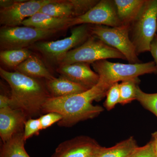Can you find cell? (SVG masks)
Masks as SVG:
<instances>
[{"mask_svg": "<svg viewBox=\"0 0 157 157\" xmlns=\"http://www.w3.org/2000/svg\"><path fill=\"white\" fill-rule=\"evenodd\" d=\"M110 86L99 79L95 86L84 92L65 97H51L44 104L43 113L56 112L63 118L57 123L60 127L70 128L82 121L94 118L104 110L92 104L106 96Z\"/></svg>", "mask_w": 157, "mask_h": 157, "instance_id": "cell-1", "label": "cell"}, {"mask_svg": "<svg viewBox=\"0 0 157 157\" xmlns=\"http://www.w3.org/2000/svg\"><path fill=\"white\" fill-rule=\"evenodd\" d=\"M0 75L11 89L10 107L21 110L29 119L43 113V107L51 97L46 83L16 72L0 68Z\"/></svg>", "mask_w": 157, "mask_h": 157, "instance_id": "cell-2", "label": "cell"}, {"mask_svg": "<svg viewBox=\"0 0 157 157\" xmlns=\"http://www.w3.org/2000/svg\"><path fill=\"white\" fill-rule=\"evenodd\" d=\"M157 32V0H146L140 14L130 25V38L137 55L150 52Z\"/></svg>", "mask_w": 157, "mask_h": 157, "instance_id": "cell-3", "label": "cell"}, {"mask_svg": "<svg viewBox=\"0 0 157 157\" xmlns=\"http://www.w3.org/2000/svg\"><path fill=\"white\" fill-rule=\"evenodd\" d=\"M92 66L100 79L110 86L118 82L135 79L144 74L157 73V66L154 61L123 64L105 59L93 63Z\"/></svg>", "mask_w": 157, "mask_h": 157, "instance_id": "cell-4", "label": "cell"}, {"mask_svg": "<svg viewBox=\"0 0 157 157\" xmlns=\"http://www.w3.org/2000/svg\"><path fill=\"white\" fill-rule=\"evenodd\" d=\"M91 36L90 24H82L72 29L70 36L55 41H41L34 47L49 62L60 64L70 51L82 45Z\"/></svg>", "mask_w": 157, "mask_h": 157, "instance_id": "cell-5", "label": "cell"}, {"mask_svg": "<svg viewBox=\"0 0 157 157\" xmlns=\"http://www.w3.org/2000/svg\"><path fill=\"white\" fill-rule=\"evenodd\" d=\"M129 30V25H121L112 27L90 24L91 36L119 51L125 56L129 63H141L137 56L135 46L130 39Z\"/></svg>", "mask_w": 157, "mask_h": 157, "instance_id": "cell-6", "label": "cell"}, {"mask_svg": "<svg viewBox=\"0 0 157 157\" xmlns=\"http://www.w3.org/2000/svg\"><path fill=\"white\" fill-rule=\"evenodd\" d=\"M108 59L126 60L121 52L93 36L82 45L68 52L59 66L77 63H93Z\"/></svg>", "mask_w": 157, "mask_h": 157, "instance_id": "cell-7", "label": "cell"}, {"mask_svg": "<svg viewBox=\"0 0 157 157\" xmlns=\"http://www.w3.org/2000/svg\"><path fill=\"white\" fill-rule=\"evenodd\" d=\"M59 31L25 26H2L0 29L1 51L27 48L52 36Z\"/></svg>", "mask_w": 157, "mask_h": 157, "instance_id": "cell-8", "label": "cell"}, {"mask_svg": "<svg viewBox=\"0 0 157 157\" xmlns=\"http://www.w3.org/2000/svg\"><path fill=\"white\" fill-rule=\"evenodd\" d=\"M53 0H1L0 24L4 27H16L39 12Z\"/></svg>", "mask_w": 157, "mask_h": 157, "instance_id": "cell-9", "label": "cell"}, {"mask_svg": "<svg viewBox=\"0 0 157 157\" xmlns=\"http://www.w3.org/2000/svg\"><path fill=\"white\" fill-rule=\"evenodd\" d=\"M82 24L97 25L115 27L121 25L118 17L113 1H99L85 14L73 18L72 26Z\"/></svg>", "mask_w": 157, "mask_h": 157, "instance_id": "cell-10", "label": "cell"}, {"mask_svg": "<svg viewBox=\"0 0 157 157\" xmlns=\"http://www.w3.org/2000/svg\"><path fill=\"white\" fill-rule=\"evenodd\" d=\"M99 2L96 0H53L43 6L39 12L59 18H76L85 14Z\"/></svg>", "mask_w": 157, "mask_h": 157, "instance_id": "cell-11", "label": "cell"}, {"mask_svg": "<svg viewBox=\"0 0 157 157\" xmlns=\"http://www.w3.org/2000/svg\"><path fill=\"white\" fill-rule=\"evenodd\" d=\"M101 147L91 137L81 135L60 144L51 157H94Z\"/></svg>", "mask_w": 157, "mask_h": 157, "instance_id": "cell-12", "label": "cell"}, {"mask_svg": "<svg viewBox=\"0 0 157 157\" xmlns=\"http://www.w3.org/2000/svg\"><path fill=\"white\" fill-rule=\"evenodd\" d=\"M57 72L61 76L64 77L88 89H90L98 84L100 76L93 71L90 64L77 63L59 66Z\"/></svg>", "mask_w": 157, "mask_h": 157, "instance_id": "cell-13", "label": "cell"}, {"mask_svg": "<svg viewBox=\"0 0 157 157\" xmlns=\"http://www.w3.org/2000/svg\"><path fill=\"white\" fill-rule=\"evenodd\" d=\"M29 119L24 113L11 107L0 109V137L2 143L17 133L24 132Z\"/></svg>", "mask_w": 157, "mask_h": 157, "instance_id": "cell-14", "label": "cell"}, {"mask_svg": "<svg viewBox=\"0 0 157 157\" xmlns=\"http://www.w3.org/2000/svg\"><path fill=\"white\" fill-rule=\"evenodd\" d=\"M73 18L52 17L42 12H38L24 21L22 25L36 28L60 31L72 27Z\"/></svg>", "mask_w": 157, "mask_h": 157, "instance_id": "cell-15", "label": "cell"}, {"mask_svg": "<svg viewBox=\"0 0 157 157\" xmlns=\"http://www.w3.org/2000/svg\"><path fill=\"white\" fill-rule=\"evenodd\" d=\"M46 87L51 97L59 98L86 91L87 88L67 78L61 76L46 80Z\"/></svg>", "mask_w": 157, "mask_h": 157, "instance_id": "cell-16", "label": "cell"}, {"mask_svg": "<svg viewBox=\"0 0 157 157\" xmlns=\"http://www.w3.org/2000/svg\"><path fill=\"white\" fill-rule=\"evenodd\" d=\"M117 13L122 25L134 22L143 8L146 0H115Z\"/></svg>", "mask_w": 157, "mask_h": 157, "instance_id": "cell-17", "label": "cell"}, {"mask_svg": "<svg viewBox=\"0 0 157 157\" xmlns=\"http://www.w3.org/2000/svg\"><path fill=\"white\" fill-rule=\"evenodd\" d=\"M14 69L16 72L33 78H45L46 80L55 78L41 59L33 54Z\"/></svg>", "mask_w": 157, "mask_h": 157, "instance_id": "cell-18", "label": "cell"}, {"mask_svg": "<svg viewBox=\"0 0 157 157\" xmlns=\"http://www.w3.org/2000/svg\"><path fill=\"white\" fill-rule=\"evenodd\" d=\"M137 147L134 137H130L111 147H101L94 157H128Z\"/></svg>", "mask_w": 157, "mask_h": 157, "instance_id": "cell-19", "label": "cell"}, {"mask_svg": "<svg viewBox=\"0 0 157 157\" xmlns=\"http://www.w3.org/2000/svg\"><path fill=\"white\" fill-rule=\"evenodd\" d=\"M24 132L17 133L8 141L2 143L0 157H30L25 148Z\"/></svg>", "mask_w": 157, "mask_h": 157, "instance_id": "cell-20", "label": "cell"}, {"mask_svg": "<svg viewBox=\"0 0 157 157\" xmlns=\"http://www.w3.org/2000/svg\"><path fill=\"white\" fill-rule=\"evenodd\" d=\"M33 54L27 48L2 50L0 52V59L6 66L15 68Z\"/></svg>", "mask_w": 157, "mask_h": 157, "instance_id": "cell-21", "label": "cell"}, {"mask_svg": "<svg viewBox=\"0 0 157 157\" xmlns=\"http://www.w3.org/2000/svg\"><path fill=\"white\" fill-rule=\"evenodd\" d=\"M139 82L138 78L122 82L120 84V104L125 105L136 100V89Z\"/></svg>", "mask_w": 157, "mask_h": 157, "instance_id": "cell-22", "label": "cell"}, {"mask_svg": "<svg viewBox=\"0 0 157 157\" xmlns=\"http://www.w3.org/2000/svg\"><path fill=\"white\" fill-rule=\"evenodd\" d=\"M136 98L143 107L157 117V93L147 94L144 92L138 85L136 89Z\"/></svg>", "mask_w": 157, "mask_h": 157, "instance_id": "cell-23", "label": "cell"}, {"mask_svg": "<svg viewBox=\"0 0 157 157\" xmlns=\"http://www.w3.org/2000/svg\"><path fill=\"white\" fill-rule=\"evenodd\" d=\"M106 101L104 106L108 110L113 109L116 105L120 104V84L118 82L114 83L109 88L106 94Z\"/></svg>", "mask_w": 157, "mask_h": 157, "instance_id": "cell-24", "label": "cell"}, {"mask_svg": "<svg viewBox=\"0 0 157 157\" xmlns=\"http://www.w3.org/2000/svg\"><path fill=\"white\" fill-rule=\"evenodd\" d=\"M42 130L41 123L38 118L29 119L25 125L24 136L25 141L34 135H39Z\"/></svg>", "mask_w": 157, "mask_h": 157, "instance_id": "cell-25", "label": "cell"}, {"mask_svg": "<svg viewBox=\"0 0 157 157\" xmlns=\"http://www.w3.org/2000/svg\"><path fill=\"white\" fill-rule=\"evenodd\" d=\"M128 157H156L152 140L144 146L137 147Z\"/></svg>", "mask_w": 157, "mask_h": 157, "instance_id": "cell-26", "label": "cell"}, {"mask_svg": "<svg viewBox=\"0 0 157 157\" xmlns=\"http://www.w3.org/2000/svg\"><path fill=\"white\" fill-rule=\"evenodd\" d=\"M42 130L51 126L55 123L59 122L63 118L61 114L56 112H49L40 116L39 118Z\"/></svg>", "mask_w": 157, "mask_h": 157, "instance_id": "cell-27", "label": "cell"}, {"mask_svg": "<svg viewBox=\"0 0 157 157\" xmlns=\"http://www.w3.org/2000/svg\"><path fill=\"white\" fill-rule=\"evenodd\" d=\"M150 52L154 59L155 62L157 66V35H155L151 45Z\"/></svg>", "mask_w": 157, "mask_h": 157, "instance_id": "cell-28", "label": "cell"}, {"mask_svg": "<svg viewBox=\"0 0 157 157\" xmlns=\"http://www.w3.org/2000/svg\"><path fill=\"white\" fill-rule=\"evenodd\" d=\"M10 97L1 94L0 95V109L10 107Z\"/></svg>", "mask_w": 157, "mask_h": 157, "instance_id": "cell-29", "label": "cell"}, {"mask_svg": "<svg viewBox=\"0 0 157 157\" xmlns=\"http://www.w3.org/2000/svg\"><path fill=\"white\" fill-rule=\"evenodd\" d=\"M152 141L153 143L155 154L156 157H157V132L153 133L152 134Z\"/></svg>", "mask_w": 157, "mask_h": 157, "instance_id": "cell-30", "label": "cell"}, {"mask_svg": "<svg viewBox=\"0 0 157 157\" xmlns=\"http://www.w3.org/2000/svg\"></svg>", "mask_w": 157, "mask_h": 157, "instance_id": "cell-31", "label": "cell"}]
</instances>
